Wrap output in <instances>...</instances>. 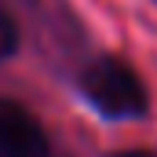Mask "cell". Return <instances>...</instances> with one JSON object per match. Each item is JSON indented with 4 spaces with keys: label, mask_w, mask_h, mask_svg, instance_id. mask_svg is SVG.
I'll return each mask as SVG.
<instances>
[{
    "label": "cell",
    "mask_w": 157,
    "mask_h": 157,
    "mask_svg": "<svg viewBox=\"0 0 157 157\" xmlns=\"http://www.w3.org/2000/svg\"><path fill=\"white\" fill-rule=\"evenodd\" d=\"M110 157H154V154H146V150H121V154H110Z\"/></svg>",
    "instance_id": "cell-4"
},
{
    "label": "cell",
    "mask_w": 157,
    "mask_h": 157,
    "mask_svg": "<svg viewBox=\"0 0 157 157\" xmlns=\"http://www.w3.org/2000/svg\"><path fill=\"white\" fill-rule=\"evenodd\" d=\"M80 91L102 117L132 121L146 113V88L139 73L121 59H95L80 73Z\"/></svg>",
    "instance_id": "cell-1"
},
{
    "label": "cell",
    "mask_w": 157,
    "mask_h": 157,
    "mask_svg": "<svg viewBox=\"0 0 157 157\" xmlns=\"http://www.w3.org/2000/svg\"><path fill=\"white\" fill-rule=\"evenodd\" d=\"M0 157H48L40 121L11 99H0Z\"/></svg>",
    "instance_id": "cell-2"
},
{
    "label": "cell",
    "mask_w": 157,
    "mask_h": 157,
    "mask_svg": "<svg viewBox=\"0 0 157 157\" xmlns=\"http://www.w3.org/2000/svg\"><path fill=\"white\" fill-rule=\"evenodd\" d=\"M15 48H18V26H15V18L0 7V59H7Z\"/></svg>",
    "instance_id": "cell-3"
}]
</instances>
